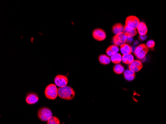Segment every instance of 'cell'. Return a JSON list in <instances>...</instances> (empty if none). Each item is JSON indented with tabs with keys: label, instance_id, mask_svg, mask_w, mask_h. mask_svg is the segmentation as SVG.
<instances>
[{
	"label": "cell",
	"instance_id": "cell-1",
	"mask_svg": "<svg viewBox=\"0 0 166 124\" xmlns=\"http://www.w3.org/2000/svg\"><path fill=\"white\" fill-rule=\"evenodd\" d=\"M75 91L69 86L59 87L58 95L60 98L66 100H71L75 96Z\"/></svg>",
	"mask_w": 166,
	"mask_h": 124
},
{
	"label": "cell",
	"instance_id": "cell-2",
	"mask_svg": "<svg viewBox=\"0 0 166 124\" xmlns=\"http://www.w3.org/2000/svg\"><path fill=\"white\" fill-rule=\"evenodd\" d=\"M44 94L46 98L50 100H55L58 95V88L55 84H49L45 89Z\"/></svg>",
	"mask_w": 166,
	"mask_h": 124
},
{
	"label": "cell",
	"instance_id": "cell-3",
	"mask_svg": "<svg viewBox=\"0 0 166 124\" xmlns=\"http://www.w3.org/2000/svg\"><path fill=\"white\" fill-rule=\"evenodd\" d=\"M38 118L42 122H48L53 116L52 112L47 107H42L37 112Z\"/></svg>",
	"mask_w": 166,
	"mask_h": 124
},
{
	"label": "cell",
	"instance_id": "cell-4",
	"mask_svg": "<svg viewBox=\"0 0 166 124\" xmlns=\"http://www.w3.org/2000/svg\"><path fill=\"white\" fill-rule=\"evenodd\" d=\"M149 52V48L144 44H140L136 48L134 51V55L137 58L142 59L146 57L148 52Z\"/></svg>",
	"mask_w": 166,
	"mask_h": 124
},
{
	"label": "cell",
	"instance_id": "cell-5",
	"mask_svg": "<svg viewBox=\"0 0 166 124\" xmlns=\"http://www.w3.org/2000/svg\"><path fill=\"white\" fill-rule=\"evenodd\" d=\"M128 38L123 32L115 35L112 37V42L115 46H121L127 42Z\"/></svg>",
	"mask_w": 166,
	"mask_h": 124
},
{
	"label": "cell",
	"instance_id": "cell-6",
	"mask_svg": "<svg viewBox=\"0 0 166 124\" xmlns=\"http://www.w3.org/2000/svg\"><path fill=\"white\" fill-rule=\"evenodd\" d=\"M139 23L140 20L137 17L134 15H131L126 18L125 26H127L131 29H136Z\"/></svg>",
	"mask_w": 166,
	"mask_h": 124
},
{
	"label": "cell",
	"instance_id": "cell-7",
	"mask_svg": "<svg viewBox=\"0 0 166 124\" xmlns=\"http://www.w3.org/2000/svg\"><path fill=\"white\" fill-rule=\"evenodd\" d=\"M92 36L95 40L98 41H103L106 38V33L103 29L101 28L94 29L92 32Z\"/></svg>",
	"mask_w": 166,
	"mask_h": 124
},
{
	"label": "cell",
	"instance_id": "cell-8",
	"mask_svg": "<svg viewBox=\"0 0 166 124\" xmlns=\"http://www.w3.org/2000/svg\"><path fill=\"white\" fill-rule=\"evenodd\" d=\"M54 83L59 87H64L68 84V78L65 75H58L55 77Z\"/></svg>",
	"mask_w": 166,
	"mask_h": 124
},
{
	"label": "cell",
	"instance_id": "cell-9",
	"mask_svg": "<svg viewBox=\"0 0 166 124\" xmlns=\"http://www.w3.org/2000/svg\"><path fill=\"white\" fill-rule=\"evenodd\" d=\"M39 96L37 94L33 92L29 93L26 95L25 101L26 103L29 105H32L36 103L39 101Z\"/></svg>",
	"mask_w": 166,
	"mask_h": 124
},
{
	"label": "cell",
	"instance_id": "cell-10",
	"mask_svg": "<svg viewBox=\"0 0 166 124\" xmlns=\"http://www.w3.org/2000/svg\"><path fill=\"white\" fill-rule=\"evenodd\" d=\"M129 70L134 73H137L141 70L143 67V65L141 62L139 60H134L131 64L128 66Z\"/></svg>",
	"mask_w": 166,
	"mask_h": 124
},
{
	"label": "cell",
	"instance_id": "cell-11",
	"mask_svg": "<svg viewBox=\"0 0 166 124\" xmlns=\"http://www.w3.org/2000/svg\"><path fill=\"white\" fill-rule=\"evenodd\" d=\"M123 33L126 35L128 38H131L136 35L137 34V31L136 29H131L130 28L125 25V26H124Z\"/></svg>",
	"mask_w": 166,
	"mask_h": 124
},
{
	"label": "cell",
	"instance_id": "cell-12",
	"mask_svg": "<svg viewBox=\"0 0 166 124\" xmlns=\"http://www.w3.org/2000/svg\"><path fill=\"white\" fill-rule=\"evenodd\" d=\"M137 32L141 36H144L147 33L148 28L146 24L143 22H140L138 26L137 27Z\"/></svg>",
	"mask_w": 166,
	"mask_h": 124
},
{
	"label": "cell",
	"instance_id": "cell-13",
	"mask_svg": "<svg viewBox=\"0 0 166 124\" xmlns=\"http://www.w3.org/2000/svg\"><path fill=\"white\" fill-rule=\"evenodd\" d=\"M123 75L125 79L126 80L129 81H132L133 80H134L136 76L135 73H134L129 69L125 70L124 72L123 73Z\"/></svg>",
	"mask_w": 166,
	"mask_h": 124
},
{
	"label": "cell",
	"instance_id": "cell-14",
	"mask_svg": "<svg viewBox=\"0 0 166 124\" xmlns=\"http://www.w3.org/2000/svg\"><path fill=\"white\" fill-rule=\"evenodd\" d=\"M119 51V47L114 45L109 46L106 50V54L109 57V56L111 57L114 54H117Z\"/></svg>",
	"mask_w": 166,
	"mask_h": 124
},
{
	"label": "cell",
	"instance_id": "cell-15",
	"mask_svg": "<svg viewBox=\"0 0 166 124\" xmlns=\"http://www.w3.org/2000/svg\"><path fill=\"white\" fill-rule=\"evenodd\" d=\"M124 26L120 23H116L114 24L112 27V32L115 35L123 32Z\"/></svg>",
	"mask_w": 166,
	"mask_h": 124
},
{
	"label": "cell",
	"instance_id": "cell-16",
	"mask_svg": "<svg viewBox=\"0 0 166 124\" xmlns=\"http://www.w3.org/2000/svg\"><path fill=\"white\" fill-rule=\"evenodd\" d=\"M120 51L123 55H129L131 54L132 52V48L130 45L128 44H124L120 46Z\"/></svg>",
	"mask_w": 166,
	"mask_h": 124
},
{
	"label": "cell",
	"instance_id": "cell-17",
	"mask_svg": "<svg viewBox=\"0 0 166 124\" xmlns=\"http://www.w3.org/2000/svg\"><path fill=\"white\" fill-rule=\"evenodd\" d=\"M98 61L101 64L103 65H107L111 63V60L110 57L108 56L105 55V54H102L98 56Z\"/></svg>",
	"mask_w": 166,
	"mask_h": 124
},
{
	"label": "cell",
	"instance_id": "cell-18",
	"mask_svg": "<svg viewBox=\"0 0 166 124\" xmlns=\"http://www.w3.org/2000/svg\"><path fill=\"white\" fill-rule=\"evenodd\" d=\"M134 61V57L132 54L123 55L122 56V61L125 64L130 65Z\"/></svg>",
	"mask_w": 166,
	"mask_h": 124
},
{
	"label": "cell",
	"instance_id": "cell-19",
	"mask_svg": "<svg viewBox=\"0 0 166 124\" xmlns=\"http://www.w3.org/2000/svg\"><path fill=\"white\" fill-rule=\"evenodd\" d=\"M113 70L115 74H117V75H121L124 72V67L120 64L115 65L113 67Z\"/></svg>",
	"mask_w": 166,
	"mask_h": 124
},
{
	"label": "cell",
	"instance_id": "cell-20",
	"mask_svg": "<svg viewBox=\"0 0 166 124\" xmlns=\"http://www.w3.org/2000/svg\"><path fill=\"white\" fill-rule=\"evenodd\" d=\"M111 62L115 64H119L122 61V56L119 53L114 54L111 57Z\"/></svg>",
	"mask_w": 166,
	"mask_h": 124
},
{
	"label": "cell",
	"instance_id": "cell-21",
	"mask_svg": "<svg viewBox=\"0 0 166 124\" xmlns=\"http://www.w3.org/2000/svg\"><path fill=\"white\" fill-rule=\"evenodd\" d=\"M47 124H60V120L57 117L52 116L48 121Z\"/></svg>",
	"mask_w": 166,
	"mask_h": 124
},
{
	"label": "cell",
	"instance_id": "cell-22",
	"mask_svg": "<svg viewBox=\"0 0 166 124\" xmlns=\"http://www.w3.org/2000/svg\"><path fill=\"white\" fill-rule=\"evenodd\" d=\"M155 42L153 40H148L146 43V46L150 49H153L155 47Z\"/></svg>",
	"mask_w": 166,
	"mask_h": 124
},
{
	"label": "cell",
	"instance_id": "cell-23",
	"mask_svg": "<svg viewBox=\"0 0 166 124\" xmlns=\"http://www.w3.org/2000/svg\"><path fill=\"white\" fill-rule=\"evenodd\" d=\"M146 38H147V37H146V35H144V36H141V35H140L139 37V39H140V40H141V41H143V40H144L145 39H146Z\"/></svg>",
	"mask_w": 166,
	"mask_h": 124
}]
</instances>
